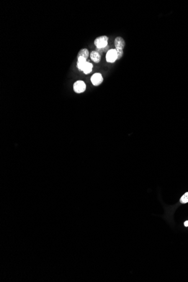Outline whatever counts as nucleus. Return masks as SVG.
<instances>
[{"instance_id": "obj_11", "label": "nucleus", "mask_w": 188, "mask_h": 282, "mask_svg": "<svg viewBox=\"0 0 188 282\" xmlns=\"http://www.w3.org/2000/svg\"><path fill=\"white\" fill-rule=\"evenodd\" d=\"M184 225H185V226H186V227H188V221H185V222H184Z\"/></svg>"}, {"instance_id": "obj_6", "label": "nucleus", "mask_w": 188, "mask_h": 282, "mask_svg": "<svg viewBox=\"0 0 188 282\" xmlns=\"http://www.w3.org/2000/svg\"><path fill=\"white\" fill-rule=\"evenodd\" d=\"M90 58L95 63H99L101 60V55L97 51H92L90 53Z\"/></svg>"}, {"instance_id": "obj_10", "label": "nucleus", "mask_w": 188, "mask_h": 282, "mask_svg": "<svg viewBox=\"0 0 188 282\" xmlns=\"http://www.w3.org/2000/svg\"><path fill=\"white\" fill-rule=\"evenodd\" d=\"M116 50L117 53V60H120L123 56V51L122 49H116Z\"/></svg>"}, {"instance_id": "obj_7", "label": "nucleus", "mask_w": 188, "mask_h": 282, "mask_svg": "<svg viewBox=\"0 0 188 282\" xmlns=\"http://www.w3.org/2000/svg\"><path fill=\"white\" fill-rule=\"evenodd\" d=\"M89 56V51L87 48H82L79 50V53L77 54V59L82 57L87 59Z\"/></svg>"}, {"instance_id": "obj_3", "label": "nucleus", "mask_w": 188, "mask_h": 282, "mask_svg": "<svg viewBox=\"0 0 188 282\" xmlns=\"http://www.w3.org/2000/svg\"><path fill=\"white\" fill-rule=\"evenodd\" d=\"M106 60L107 61L113 63L117 60V53L116 49L109 50L106 55Z\"/></svg>"}, {"instance_id": "obj_1", "label": "nucleus", "mask_w": 188, "mask_h": 282, "mask_svg": "<svg viewBox=\"0 0 188 282\" xmlns=\"http://www.w3.org/2000/svg\"><path fill=\"white\" fill-rule=\"evenodd\" d=\"M108 37L106 36L98 37L94 41V45L96 46L97 48H104L108 45Z\"/></svg>"}, {"instance_id": "obj_8", "label": "nucleus", "mask_w": 188, "mask_h": 282, "mask_svg": "<svg viewBox=\"0 0 188 282\" xmlns=\"http://www.w3.org/2000/svg\"><path fill=\"white\" fill-rule=\"evenodd\" d=\"M92 68H93V65L92 64L87 61L86 66H85V68H84V69L83 71V72L86 74H89L92 71Z\"/></svg>"}, {"instance_id": "obj_4", "label": "nucleus", "mask_w": 188, "mask_h": 282, "mask_svg": "<svg viewBox=\"0 0 188 282\" xmlns=\"http://www.w3.org/2000/svg\"><path fill=\"white\" fill-rule=\"evenodd\" d=\"M91 81L93 85L97 86L103 82V77L101 73H96L91 76Z\"/></svg>"}, {"instance_id": "obj_2", "label": "nucleus", "mask_w": 188, "mask_h": 282, "mask_svg": "<svg viewBox=\"0 0 188 282\" xmlns=\"http://www.w3.org/2000/svg\"><path fill=\"white\" fill-rule=\"evenodd\" d=\"M86 89V85L82 81H77L73 84V90L78 94L85 92Z\"/></svg>"}, {"instance_id": "obj_9", "label": "nucleus", "mask_w": 188, "mask_h": 282, "mask_svg": "<svg viewBox=\"0 0 188 282\" xmlns=\"http://www.w3.org/2000/svg\"><path fill=\"white\" fill-rule=\"evenodd\" d=\"M180 202L182 204H185L188 203V192L185 193L180 198Z\"/></svg>"}, {"instance_id": "obj_5", "label": "nucleus", "mask_w": 188, "mask_h": 282, "mask_svg": "<svg viewBox=\"0 0 188 282\" xmlns=\"http://www.w3.org/2000/svg\"><path fill=\"white\" fill-rule=\"evenodd\" d=\"M115 49H122L125 48L126 43L124 39L121 37H117L115 38Z\"/></svg>"}]
</instances>
